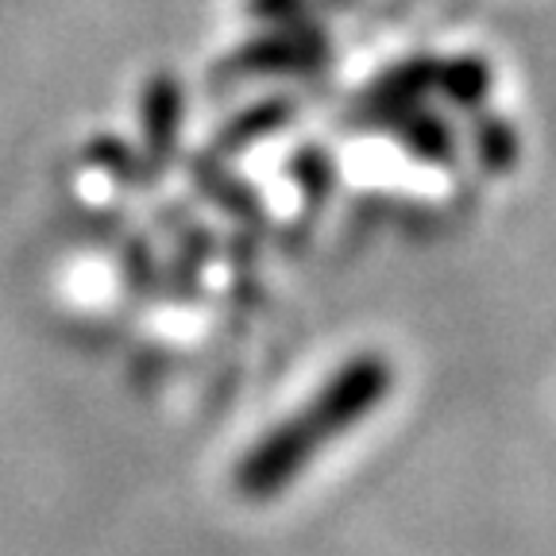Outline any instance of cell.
<instances>
[{
	"instance_id": "1",
	"label": "cell",
	"mask_w": 556,
	"mask_h": 556,
	"mask_svg": "<svg viewBox=\"0 0 556 556\" xmlns=\"http://www.w3.org/2000/svg\"><path fill=\"white\" fill-rule=\"evenodd\" d=\"M394 387V367L382 352H359L348 364L325 379V387L305 402L298 414H290L282 426L263 433L252 448L236 464V491L252 503L282 495L325 444L344 437L352 426H359L367 414L387 402Z\"/></svg>"
},
{
	"instance_id": "2",
	"label": "cell",
	"mask_w": 556,
	"mask_h": 556,
	"mask_svg": "<svg viewBox=\"0 0 556 556\" xmlns=\"http://www.w3.org/2000/svg\"><path fill=\"white\" fill-rule=\"evenodd\" d=\"M329 59L321 27H305L302 20L278 24V31L260 35L255 43L236 51L225 66L217 70L220 81L255 78V74H298V70H317Z\"/></svg>"
},
{
	"instance_id": "3",
	"label": "cell",
	"mask_w": 556,
	"mask_h": 556,
	"mask_svg": "<svg viewBox=\"0 0 556 556\" xmlns=\"http://www.w3.org/2000/svg\"><path fill=\"white\" fill-rule=\"evenodd\" d=\"M186 97L174 74H155L143 86L139 97V124H143V159L148 163H166L178 148V131H182Z\"/></svg>"
},
{
	"instance_id": "4",
	"label": "cell",
	"mask_w": 556,
	"mask_h": 556,
	"mask_svg": "<svg viewBox=\"0 0 556 556\" xmlns=\"http://www.w3.org/2000/svg\"><path fill=\"white\" fill-rule=\"evenodd\" d=\"M437 93V59H409L399 66L382 70L379 81L364 93V109H367V124L387 121L399 109L409 104H426V97Z\"/></svg>"
},
{
	"instance_id": "5",
	"label": "cell",
	"mask_w": 556,
	"mask_h": 556,
	"mask_svg": "<svg viewBox=\"0 0 556 556\" xmlns=\"http://www.w3.org/2000/svg\"><path fill=\"white\" fill-rule=\"evenodd\" d=\"M375 128L391 131L402 148H406L414 159H421V163L444 166V163H452V155H456V139H452L448 124H444L433 109H426V104L399 109V113H391L387 121L375 124Z\"/></svg>"
},
{
	"instance_id": "6",
	"label": "cell",
	"mask_w": 556,
	"mask_h": 556,
	"mask_svg": "<svg viewBox=\"0 0 556 556\" xmlns=\"http://www.w3.org/2000/svg\"><path fill=\"white\" fill-rule=\"evenodd\" d=\"M495 86V70L486 66L479 54H460V59H437V93L464 113H479Z\"/></svg>"
},
{
	"instance_id": "7",
	"label": "cell",
	"mask_w": 556,
	"mask_h": 556,
	"mask_svg": "<svg viewBox=\"0 0 556 556\" xmlns=\"http://www.w3.org/2000/svg\"><path fill=\"white\" fill-rule=\"evenodd\" d=\"M476 124H471V143H476V155L486 170L506 174L518 166L521 155V139L503 116H486V113H471Z\"/></svg>"
},
{
	"instance_id": "8",
	"label": "cell",
	"mask_w": 556,
	"mask_h": 556,
	"mask_svg": "<svg viewBox=\"0 0 556 556\" xmlns=\"http://www.w3.org/2000/svg\"><path fill=\"white\" fill-rule=\"evenodd\" d=\"M287 121H290V104L287 101H263V104H255L252 113L236 116V121L228 124L225 139H220V148L236 151V148H243V143H255V139H263V136H270L275 128H282Z\"/></svg>"
},
{
	"instance_id": "9",
	"label": "cell",
	"mask_w": 556,
	"mask_h": 556,
	"mask_svg": "<svg viewBox=\"0 0 556 556\" xmlns=\"http://www.w3.org/2000/svg\"><path fill=\"white\" fill-rule=\"evenodd\" d=\"M89 163H97L101 170L116 174V178H128V182L143 178V155L121 148L116 139H97V143H89Z\"/></svg>"
},
{
	"instance_id": "10",
	"label": "cell",
	"mask_w": 556,
	"mask_h": 556,
	"mask_svg": "<svg viewBox=\"0 0 556 556\" xmlns=\"http://www.w3.org/2000/svg\"><path fill=\"white\" fill-rule=\"evenodd\" d=\"M294 174H298V182L305 186V190H317V193H325L329 190V182H332V166H329V159L321 155V151H302L298 155V163H294Z\"/></svg>"
},
{
	"instance_id": "11",
	"label": "cell",
	"mask_w": 556,
	"mask_h": 556,
	"mask_svg": "<svg viewBox=\"0 0 556 556\" xmlns=\"http://www.w3.org/2000/svg\"><path fill=\"white\" fill-rule=\"evenodd\" d=\"M252 12L267 24H290V20H302L305 0H252Z\"/></svg>"
}]
</instances>
